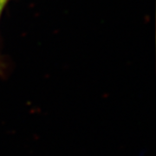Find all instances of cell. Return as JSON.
<instances>
[{
    "label": "cell",
    "mask_w": 156,
    "mask_h": 156,
    "mask_svg": "<svg viewBox=\"0 0 156 156\" xmlns=\"http://www.w3.org/2000/svg\"><path fill=\"white\" fill-rule=\"evenodd\" d=\"M5 0H0V12H1V11H2L3 7H4V5H5Z\"/></svg>",
    "instance_id": "6da1fadb"
},
{
    "label": "cell",
    "mask_w": 156,
    "mask_h": 156,
    "mask_svg": "<svg viewBox=\"0 0 156 156\" xmlns=\"http://www.w3.org/2000/svg\"><path fill=\"white\" fill-rule=\"evenodd\" d=\"M2 64H1V62H0V73H2Z\"/></svg>",
    "instance_id": "7a4b0ae2"
},
{
    "label": "cell",
    "mask_w": 156,
    "mask_h": 156,
    "mask_svg": "<svg viewBox=\"0 0 156 156\" xmlns=\"http://www.w3.org/2000/svg\"><path fill=\"white\" fill-rule=\"evenodd\" d=\"M6 1H7V0H5V3H6Z\"/></svg>",
    "instance_id": "3957f363"
}]
</instances>
